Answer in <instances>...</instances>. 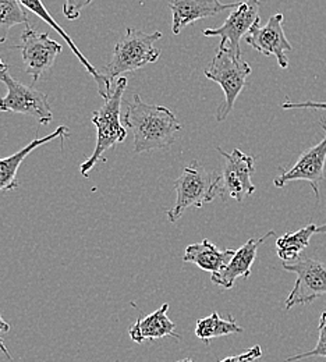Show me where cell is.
<instances>
[{"instance_id": "cell-1", "label": "cell", "mask_w": 326, "mask_h": 362, "mask_svg": "<svg viewBox=\"0 0 326 362\" xmlns=\"http://www.w3.org/2000/svg\"><path fill=\"white\" fill-rule=\"evenodd\" d=\"M124 123L133 132L136 155L170 148L182 130L177 117L170 109L148 105L140 95H134L133 100L127 103Z\"/></svg>"}, {"instance_id": "cell-2", "label": "cell", "mask_w": 326, "mask_h": 362, "mask_svg": "<svg viewBox=\"0 0 326 362\" xmlns=\"http://www.w3.org/2000/svg\"><path fill=\"white\" fill-rule=\"evenodd\" d=\"M162 37L163 34L161 31L146 34L134 28H127L126 34L115 46L112 60L102 71L107 87L112 90L113 80L122 74L140 70L146 64L158 62L161 50L155 46V42Z\"/></svg>"}, {"instance_id": "cell-3", "label": "cell", "mask_w": 326, "mask_h": 362, "mask_svg": "<svg viewBox=\"0 0 326 362\" xmlns=\"http://www.w3.org/2000/svg\"><path fill=\"white\" fill-rule=\"evenodd\" d=\"M127 88V78L120 77L116 81L115 90H112L109 98L93 112V126L96 127V144L93 155L80 166V172L84 177H88L95 165L102 159L103 153L127 138V130L120 122V106L124 90Z\"/></svg>"}, {"instance_id": "cell-4", "label": "cell", "mask_w": 326, "mask_h": 362, "mask_svg": "<svg viewBox=\"0 0 326 362\" xmlns=\"http://www.w3.org/2000/svg\"><path fill=\"white\" fill-rule=\"evenodd\" d=\"M176 204L166 212L170 223H176L188 208H202L216 197H223L222 176L206 172L202 165L192 160L175 182Z\"/></svg>"}, {"instance_id": "cell-5", "label": "cell", "mask_w": 326, "mask_h": 362, "mask_svg": "<svg viewBox=\"0 0 326 362\" xmlns=\"http://www.w3.org/2000/svg\"><path fill=\"white\" fill-rule=\"evenodd\" d=\"M204 74L208 80L218 83L225 93V100L216 112V120L221 123L233 110L234 103L251 74V67L241 56H237L228 44H219L215 57L205 69Z\"/></svg>"}, {"instance_id": "cell-6", "label": "cell", "mask_w": 326, "mask_h": 362, "mask_svg": "<svg viewBox=\"0 0 326 362\" xmlns=\"http://www.w3.org/2000/svg\"><path fill=\"white\" fill-rule=\"evenodd\" d=\"M0 81L7 87V95L0 98V112L31 116L45 126L52 123L53 115L47 93L18 83L10 76L8 69L0 71Z\"/></svg>"}, {"instance_id": "cell-7", "label": "cell", "mask_w": 326, "mask_h": 362, "mask_svg": "<svg viewBox=\"0 0 326 362\" xmlns=\"http://www.w3.org/2000/svg\"><path fill=\"white\" fill-rule=\"evenodd\" d=\"M283 271L296 273L293 290L286 298V310L294 305H305L326 294V262L314 258H298L289 264L283 262Z\"/></svg>"}, {"instance_id": "cell-8", "label": "cell", "mask_w": 326, "mask_h": 362, "mask_svg": "<svg viewBox=\"0 0 326 362\" xmlns=\"http://www.w3.org/2000/svg\"><path fill=\"white\" fill-rule=\"evenodd\" d=\"M16 49L21 50L25 71L37 83L53 66L63 46L50 40L47 33H38L27 25L21 35V45L16 46Z\"/></svg>"}, {"instance_id": "cell-9", "label": "cell", "mask_w": 326, "mask_h": 362, "mask_svg": "<svg viewBox=\"0 0 326 362\" xmlns=\"http://www.w3.org/2000/svg\"><path fill=\"white\" fill-rule=\"evenodd\" d=\"M225 158V168L222 173L223 197L228 194L237 202H243L248 195L255 192V185L251 176L255 172V159L240 149H233L232 153L225 152L222 148H216Z\"/></svg>"}, {"instance_id": "cell-10", "label": "cell", "mask_w": 326, "mask_h": 362, "mask_svg": "<svg viewBox=\"0 0 326 362\" xmlns=\"http://www.w3.org/2000/svg\"><path fill=\"white\" fill-rule=\"evenodd\" d=\"M260 4L261 0H247L240 1L233 8L225 23L218 28L204 30L205 37H219L221 44H228L237 56H241L240 41L248 34L251 27L258 23L260 18Z\"/></svg>"}, {"instance_id": "cell-11", "label": "cell", "mask_w": 326, "mask_h": 362, "mask_svg": "<svg viewBox=\"0 0 326 362\" xmlns=\"http://www.w3.org/2000/svg\"><path fill=\"white\" fill-rule=\"evenodd\" d=\"M321 126L325 130L322 141L303 152L290 169L283 170L279 177L274 181L275 187L283 188L290 181H308L315 192L317 201H320V182L324 180L326 162V126L322 120Z\"/></svg>"}, {"instance_id": "cell-12", "label": "cell", "mask_w": 326, "mask_h": 362, "mask_svg": "<svg viewBox=\"0 0 326 362\" xmlns=\"http://www.w3.org/2000/svg\"><path fill=\"white\" fill-rule=\"evenodd\" d=\"M284 16L276 13L272 16L265 27L260 25V21L255 23L248 34L245 35V42L267 57H276L278 64L281 69L289 67V60L286 53L293 50V46L287 41L283 31Z\"/></svg>"}, {"instance_id": "cell-13", "label": "cell", "mask_w": 326, "mask_h": 362, "mask_svg": "<svg viewBox=\"0 0 326 362\" xmlns=\"http://www.w3.org/2000/svg\"><path fill=\"white\" fill-rule=\"evenodd\" d=\"M168 4L173 16L172 33L179 35L187 25L206 17L218 16L226 10H233L240 1L225 4L221 0H169Z\"/></svg>"}, {"instance_id": "cell-14", "label": "cell", "mask_w": 326, "mask_h": 362, "mask_svg": "<svg viewBox=\"0 0 326 362\" xmlns=\"http://www.w3.org/2000/svg\"><path fill=\"white\" fill-rule=\"evenodd\" d=\"M275 234L274 230L268 231L265 235L260 238H250L240 250L234 252L233 258L222 271L212 273L211 280L214 284H218L225 288H232L238 277L248 279L251 276L252 264L257 259L258 248L262 243H265L269 237Z\"/></svg>"}, {"instance_id": "cell-15", "label": "cell", "mask_w": 326, "mask_h": 362, "mask_svg": "<svg viewBox=\"0 0 326 362\" xmlns=\"http://www.w3.org/2000/svg\"><path fill=\"white\" fill-rule=\"evenodd\" d=\"M69 133H70L69 127L60 126L57 130H54V133L44 136V138H37V139L31 141L27 146H24L18 152L13 153L11 156L0 158V191L17 189L20 187V182L17 180V173H18V169H20L21 163L24 162V159L33 151H35L37 148L45 145L56 138H62V142H63L64 136H69Z\"/></svg>"}, {"instance_id": "cell-16", "label": "cell", "mask_w": 326, "mask_h": 362, "mask_svg": "<svg viewBox=\"0 0 326 362\" xmlns=\"http://www.w3.org/2000/svg\"><path fill=\"white\" fill-rule=\"evenodd\" d=\"M169 304H163L159 310L149 314L148 317H139L129 329L132 340L141 344L146 340H158L163 337L179 339L176 334V323L168 317Z\"/></svg>"}, {"instance_id": "cell-17", "label": "cell", "mask_w": 326, "mask_h": 362, "mask_svg": "<svg viewBox=\"0 0 326 362\" xmlns=\"http://www.w3.org/2000/svg\"><path fill=\"white\" fill-rule=\"evenodd\" d=\"M20 3H21L27 10L33 11L35 16H38L40 18H42L53 30H56V31L59 33V35L66 41V44L73 50V53H74V54L78 57V60L83 63V66L86 67L87 73H90V74L93 76V80H95V83H96V86H98L99 95L106 100V99L109 98L112 90L107 87V84H106V81H105L102 73H99V71L93 67V64L86 59V56L80 52V49L74 45V42H73V40L69 37V34H67L66 31H63V28L52 18V16L49 14L47 7L44 6L42 0H20Z\"/></svg>"}, {"instance_id": "cell-18", "label": "cell", "mask_w": 326, "mask_h": 362, "mask_svg": "<svg viewBox=\"0 0 326 362\" xmlns=\"http://www.w3.org/2000/svg\"><path fill=\"white\" fill-rule=\"evenodd\" d=\"M233 250H219L209 240H202L201 243L191 244L186 248L183 261L197 265L202 271L216 273L222 271L233 258Z\"/></svg>"}, {"instance_id": "cell-19", "label": "cell", "mask_w": 326, "mask_h": 362, "mask_svg": "<svg viewBox=\"0 0 326 362\" xmlns=\"http://www.w3.org/2000/svg\"><path fill=\"white\" fill-rule=\"evenodd\" d=\"M317 227L314 223L303 227L297 231H289L283 234L276 241L278 257L283 262H294L300 258L301 252L308 247L310 238L317 233Z\"/></svg>"}, {"instance_id": "cell-20", "label": "cell", "mask_w": 326, "mask_h": 362, "mask_svg": "<svg viewBox=\"0 0 326 362\" xmlns=\"http://www.w3.org/2000/svg\"><path fill=\"white\" fill-rule=\"evenodd\" d=\"M243 332L244 329L237 323V320L232 315H228L226 319H223L219 317L218 313H212L209 317L198 319L195 325V336L205 343L216 337Z\"/></svg>"}, {"instance_id": "cell-21", "label": "cell", "mask_w": 326, "mask_h": 362, "mask_svg": "<svg viewBox=\"0 0 326 362\" xmlns=\"http://www.w3.org/2000/svg\"><path fill=\"white\" fill-rule=\"evenodd\" d=\"M25 7L20 0H0V38L6 41L7 31L14 25L28 24V16L24 10Z\"/></svg>"}, {"instance_id": "cell-22", "label": "cell", "mask_w": 326, "mask_h": 362, "mask_svg": "<svg viewBox=\"0 0 326 362\" xmlns=\"http://www.w3.org/2000/svg\"><path fill=\"white\" fill-rule=\"evenodd\" d=\"M318 333H320L318 343H317V346L313 350H310L307 353H301V354L293 356V357H289V358L284 360V362H296L298 361V360L310 358V357H324V358H326V310L322 313L321 317H320Z\"/></svg>"}, {"instance_id": "cell-23", "label": "cell", "mask_w": 326, "mask_h": 362, "mask_svg": "<svg viewBox=\"0 0 326 362\" xmlns=\"http://www.w3.org/2000/svg\"><path fill=\"white\" fill-rule=\"evenodd\" d=\"M93 0H64L63 14L69 20H77L81 16V10L90 6Z\"/></svg>"}, {"instance_id": "cell-24", "label": "cell", "mask_w": 326, "mask_h": 362, "mask_svg": "<svg viewBox=\"0 0 326 362\" xmlns=\"http://www.w3.org/2000/svg\"><path fill=\"white\" fill-rule=\"evenodd\" d=\"M262 357V349L261 346H254L250 350H247L243 354L228 357L225 360L219 362H254L255 360H260Z\"/></svg>"}, {"instance_id": "cell-25", "label": "cell", "mask_w": 326, "mask_h": 362, "mask_svg": "<svg viewBox=\"0 0 326 362\" xmlns=\"http://www.w3.org/2000/svg\"><path fill=\"white\" fill-rule=\"evenodd\" d=\"M281 107L286 110L293 109H318V110H326V102H314V100H304V102H291L286 100L281 103Z\"/></svg>"}, {"instance_id": "cell-26", "label": "cell", "mask_w": 326, "mask_h": 362, "mask_svg": "<svg viewBox=\"0 0 326 362\" xmlns=\"http://www.w3.org/2000/svg\"><path fill=\"white\" fill-rule=\"evenodd\" d=\"M10 330V323H7L3 317H1V314H0V351L6 356V358L7 360H11V354H10V351L7 350V347L4 346V341H3V339H1V334L3 333H7Z\"/></svg>"}, {"instance_id": "cell-27", "label": "cell", "mask_w": 326, "mask_h": 362, "mask_svg": "<svg viewBox=\"0 0 326 362\" xmlns=\"http://www.w3.org/2000/svg\"><path fill=\"white\" fill-rule=\"evenodd\" d=\"M1 42H4V41L0 38V44H1ZM7 67H8V66H7V64H6V63H4V62L0 59V71H3V70H7Z\"/></svg>"}, {"instance_id": "cell-28", "label": "cell", "mask_w": 326, "mask_h": 362, "mask_svg": "<svg viewBox=\"0 0 326 362\" xmlns=\"http://www.w3.org/2000/svg\"><path fill=\"white\" fill-rule=\"evenodd\" d=\"M317 233H318V234H325V233H326V223H325V225H322V226L317 227Z\"/></svg>"}, {"instance_id": "cell-29", "label": "cell", "mask_w": 326, "mask_h": 362, "mask_svg": "<svg viewBox=\"0 0 326 362\" xmlns=\"http://www.w3.org/2000/svg\"><path fill=\"white\" fill-rule=\"evenodd\" d=\"M177 362H192L191 360H188V358H186V360H182V361H177Z\"/></svg>"}]
</instances>
